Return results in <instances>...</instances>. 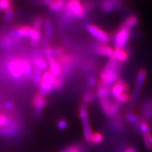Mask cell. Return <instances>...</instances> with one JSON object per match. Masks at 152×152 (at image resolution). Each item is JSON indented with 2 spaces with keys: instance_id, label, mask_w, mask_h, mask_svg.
Wrapping results in <instances>:
<instances>
[{
  "instance_id": "7402d4cb",
  "label": "cell",
  "mask_w": 152,
  "mask_h": 152,
  "mask_svg": "<svg viewBox=\"0 0 152 152\" xmlns=\"http://www.w3.org/2000/svg\"><path fill=\"white\" fill-rule=\"evenodd\" d=\"M19 129L18 125L14 127H4L0 128V135L4 137H11L18 134Z\"/></svg>"
},
{
  "instance_id": "1f68e13d",
  "label": "cell",
  "mask_w": 152,
  "mask_h": 152,
  "mask_svg": "<svg viewBox=\"0 0 152 152\" xmlns=\"http://www.w3.org/2000/svg\"><path fill=\"white\" fill-rule=\"evenodd\" d=\"M45 99V96H44L40 92H37V94H35V96H33V100H32V106H33L34 108H35L36 106L39 105V104Z\"/></svg>"
},
{
  "instance_id": "ab89813d",
  "label": "cell",
  "mask_w": 152,
  "mask_h": 152,
  "mask_svg": "<svg viewBox=\"0 0 152 152\" xmlns=\"http://www.w3.org/2000/svg\"><path fill=\"white\" fill-rule=\"evenodd\" d=\"M57 127L61 130H64L68 128V122L64 119H61L57 123Z\"/></svg>"
},
{
  "instance_id": "5bb4252c",
  "label": "cell",
  "mask_w": 152,
  "mask_h": 152,
  "mask_svg": "<svg viewBox=\"0 0 152 152\" xmlns=\"http://www.w3.org/2000/svg\"><path fill=\"white\" fill-rule=\"evenodd\" d=\"M112 58H114L118 61L124 64L125 62L128 61L130 58V52L126 49H116L114 48L113 55L111 56Z\"/></svg>"
},
{
  "instance_id": "f6af8a7d",
  "label": "cell",
  "mask_w": 152,
  "mask_h": 152,
  "mask_svg": "<svg viewBox=\"0 0 152 152\" xmlns=\"http://www.w3.org/2000/svg\"><path fill=\"white\" fill-rule=\"evenodd\" d=\"M7 1H9V2H10L11 4L14 3V0H7Z\"/></svg>"
},
{
  "instance_id": "ffe728a7",
  "label": "cell",
  "mask_w": 152,
  "mask_h": 152,
  "mask_svg": "<svg viewBox=\"0 0 152 152\" xmlns=\"http://www.w3.org/2000/svg\"><path fill=\"white\" fill-rule=\"evenodd\" d=\"M33 64L37 66L42 71H46L47 68L49 67L47 60L44 58L43 56H39V55H35L33 57Z\"/></svg>"
},
{
  "instance_id": "f1b7e54d",
  "label": "cell",
  "mask_w": 152,
  "mask_h": 152,
  "mask_svg": "<svg viewBox=\"0 0 152 152\" xmlns=\"http://www.w3.org/2000/svg\"><path fill=\"white\" fill-rule=\"evenodd\" d=\"M64 85V79L62 75L56 77L54 80V83H53L52 87V91H56L60 90L62 88V87Z\"/></svg>"
},
{
  "instance_id": "ac0fdd59",
  "label": "cell",
  "mask_w": 152,
  "mask_h": 152,
  "mask_svg": "<svg viewBox=\"0 0 152 152\" xmlns=\"http://www.w3.org/2000/svg\"><path fill=\"white\" fill-rule=\"evenodd\" d=\"M142 113L144 119L149 120L152 117V102L149 99H145L142 107Z\"/></svg>"
},
{
  "instance_id": "7bdbcfd3",
  "label": "cell",
  "mask_w": 152,
  "mask_h": 152,
  "mask_svg": "<svg viewBox=\"0 0 152 152\" xmlns=\"http://www.w3.org/2000/svg\"><path fill=\"white\" fill-rule=\"evenodd\" d=\"M5 107L6 109L8 110H12L15 107V104L11 101H8V102H7L5 103Z\"/></svg>"
},
{
  "instance_id": "8992f818",
  "label": "cell",
  "mask_w": 152,
  "mask_h": 152,
  "mask_svg": "<svg viewBox=\"0 0 152 152\" xmlns=\"http://www.w3.org/2000/svg\"><path fill=\"white\" fill-rule=\"evenodd\" d=\"M87 31L98 42L102 44L109 43L111 39V37L108 33L102 30V28L94 24H87L85 26Z\"/></svg>"
},
{
  "instance_id": "2e32d148",
  "label": "cell",
  "mask_w": 152,
  "mask_h": 152,
  "mask_svg": "<svg viewBox=\"0 0 152 152\" xmlns=\"http://www.w3.org/2000/svg\"><path fill=\"white\" fill-rule=\"evenodd\" d=\"M147 71L144 68L140 69L138 71L137 75L136 77V80H135V85H134V90H137L139 92H140V90L143 88L144 83H145L146 78H147Z\"/></svg>"
},
{
  "instance_id": "44dd1931",
  "label": "cell",
  "mask_w": 152,
  "mask_h": 152,
  "mask_svg": "<svg viewBox=\"0 0 152 152\" xmlns=\"http://www.w3.org/2000/svg\"><path fill=\"white\" fill-rule=\"evenodd\" d=\"M42 77V70L39 68H38L37 66L33 64V75H32L31 79L33 80L35 86L39 87L40 86Z\"/></svg>"
},
{
  "instance_id": "f546056e",
  "label": "cell",
  "mask_w": 152,
  "mask_h": 152,
  "mask_svg": "<svg viewBox=\"0 0 152 152\" xmlns=\"http://www.w3.org/2000/svg\"><path fill=\"white\" fill-rule=\"evenodd\" d=\"M103 134L99 132H94L92 133V136H91L90 142L94 144H99L103 141Z\"/></svg>"
},
{
  "instance_id": "bcb514c9",
  "label": "cell",
  "mask_w": 152,
  "mask_h": 152,
  "mask_svg": "<svg viewBox=\"0 0 152 152\" xmlns=\"http://www.w3.org/2000/svg\"><path fill=\"white\" fill-rule=\"evenodd\" d=\"M28 1H31V2H33V0H28Z\"/></svg>"
},
{
  "instance_id": "52a82bcc",
  "label": "cell",
  "mask_w": 152,
  "mask_h": 152,
  "mask_svg": "<svg viewBox=\"0 0 152 152\" xmlns=\"http://www.w3.org/2000/svg\"><path fill=\"white\" fill-rule=\"evenodd\" d=\"M7 70L11 77L14 80L21 78L23 74L21 58H14L11 59L7 64Z\"/></svg>"
},
{
  "instance_id": "cb8c5ba5",
  "label": "cell",
  "mask_w": 152,
  "mask_h": 152,
  "mask_svg": "<svg viewBox=\"0 0 152 152\" xmlns=\"http://www.w3.org/2000/svg\"><path fill=\"white\" fill-rule=\"evenodd\" d=\"M139 23V18L135 15H130L128 17H127L123 21V24H124L125 26H127L128 28L132 30L133 28H136Z\"/></svg>"
},
{
  "instance_id": "7a4b0ae2",
  "label": "cell",
  "mask_w": 152,
  "mask_h": 152,
  "mask_svg": "<svg viewBox=\"0 0 152 152\" xmlns=\"http://www.w3.org/2000/svg\"><path fill=\"white\" fill-rule=\"evenodd\" d=\"M130 36L131 30L127 26H125L124 24H121V26L111 37L114 45V48H125L130 40Z\"/></svg>"
},
{
  "instance_id": "d6a6232c",
  "label": "cell",
  "mask_w": 152,
  "mask_h": 152,
  "mask_svg": "<svg viewBox=\"0 0 152 152\" xmlns=\"http://www.w3.org/2000/svg\"><path fill=\"white\" fill-rule=\"evenodd\" d=\"M43 22L44 20L42 18H41V17H37V18H36L35 20H34V21L33 23V27L32 28H33L35 30H36V31L40 33L42 29L43 28Z\"/></svg>"
},
{
  "instance_id": "ba28073f",
  "label": "cell",
  "mask_w": 152,
  "mask_h": 152,
  "mask_svg": "<svg viewBox=\"0 0 152 152\" xmlns=\"http://www.w3.org/2000/svg\"><path fill=\"white\" fill-rule=\"evenodd\" d=\"M56 76H54L49 71H45L42 74V77L39 86V92L44 96H46L52 92V87Z\"/></svg>"
},
{
  "instance_id": "b9f144b4",
  "label": "cell",
  "mask_w": 152,
  "mask_h": 152,
  "mask_svg": "<svg viewBox=\"0 0 152 152\" xmlns=\"http://www.w3.org/2000/svg\"><path fill=\"white\" fill-rule=\"evenodd\" d=\"M40 43L41 45H42L44 47H45V49H47V48H49V47H51V45H50V42H49V41L48 39H47L46 37H41L40 39Z\"/></svg>"
},
{
  "instance_id": "603a6c76",
  "label": "cell",
  "mask_w": 152,
  "mask_h": 152,
  "mask_svg": "<svg viewBox=\"0 0 152 152\" xmlns=\"http://www.w3.org/2000/svg\"><path fill=\"white\" fill-rule=\"evenodd\" d=\"M16 125V123L8 115L0 114V128L4 127H14Z\"/></svg>"
},
{
  "instance_id": "4dcf8cb0",
  "label": "cell",
  "mask_w": 152,
  "mask_h": 152,
  "mask_svg": "<svg viewBox=\"0 0 152 152\" xmlns=\"http://www.w3.org/2000/svg\"><path fill=\"white\" fill-rule=\"evenodd\" d=\"M131 99V95H130L128 93H124V94H122L119 96H118L117 97L114 99V101L117 102L119 104H125L128 103V102H130Z\"/></svg>"
},
{
  "instance_id": "9a60e30c",
  "label": "cell",
  "mask_w": 152,
  "mask_h": 152,
  "mask_svg": "<svg viewBox=\"0 0 152 152\" xmlns=\"http://www.w3.org/2000/svg\"><path fill=\"white\" fill-rule=\"evenodd\" d=\"M125 119L127 122H128L130 124H131L132 128L134 130L138 131V132H140V128H139V126H140V123L144 121V120L141 118L138 115H137L132 113H130V112L125 114Z\"/></svg>"
},
{
  "instance_id": "e0dca14e",
  "label": "cell",
  "mask_w": 152,
  "mask_h": 152,
  "mask_svg": "<svg viewBox=\"0 0 152 152\" xmlns=\"http://www.w3.org/2000/svg\"><path fill=\"white\" fill-rule=\"evenodd\" d=\"M110 86L104 84L102 82L99 81L98 85L96 86V94H97L98 99H103L108 97L109 95Z\"/></svg>"
},
{
  "instance_id": "3957f363",
  "label": "cell",
  "mask_w": 152,
  "mask_h": 152,
  "mask_svg": "<svg viewBox=\"0 0 152 152\" xmlns=\"http://www.w3.org/2000/svg\"><path fill=\"white\" fill-rule=\"evenodd\" d=\"M66 4L71 11L74 18L77 20L84 18L90 9L89 4H84L80 0H66Z\"/></svg>"
},
{
  "instance_id": "7dc6e473",
  "label": "cell",
  "mask_w": 152,
  "mask_h": 152,
  "mask_svg": "<svg viewBox=\"0 0 152 152\" xmlns=\"http://www.w3.org/2000/svg\"><path fill=\"white\" fill-rule=\"evenodd\" d=\"M151 141H152V134H151Z\"/></svg>"
},
{
  "instance_id": "484cf974",
  "label": "cell",
  "mask_w": 152,
  "mask_h": 152,
  "mask_svg": "<svg viewBox=\"0 0 152 152\" xmlns=\"http://www.w3.org/2000/svg\"><path fill=\"white\" fill-rule=\"evenodd\" d=\"M96 99H98L96 92H93L92 90H88L85 92L83 96V103L86 104L92 103V102H94Z\"/></svg>"
},
{
  "instance_id": "4fadbf2b",
  "label": "cell",
  "mask_w": 152,
  "mask_h": 152,
  "mask_svg": "<svg viewBox=\"0 0 152 152\" xmlns=\"http://www.w3.org/2000/svg\"><path fill=\"white\" fill-rule=\"evenodd\" d=\"M47 61L49 68V71L56 77L61 75L62 69L59 63L54 56H47Z\"/></svg>"
},
{
  "instance_id": "6da1fadb",
  "label": "cell",
  "mask_w": 152,
  "mask_h": 152,
  "mask_svg": "<svg viewBox=\"0 0 152 152\" xmlns=\"http://www.w3.org/2000/svg\"><path fill=\"white\" fill-rule=\"evenodd\" d=\"M123 65V64H121L114 58H110L101 71L99 81L111 87L120 77V73Z\"/></svg>"
},
{
  "instance_id": "8d00e7d4",
  "label": "cell",
  "mask_w": 152,
  "mask_h": 152,
  "mask_svg": "<svg viewBox=\"0 0 152 152\" xmlns=\"http://www.w3.org/2000/svg\"><path fill=\"white\" fill-rule=\"evenodd\" d=\"M61 152H81V150L80 146L74 144V145L69 146V147L62 149Z\"/></svg>"
},
{
  "instance_id": "d6986e66",
  "label": "cell",
  "mask_w": 152,
  "mask_h": 152,
  "mask_svg": "<svg viewBox=\"0 0 152 152\" xmlns=\"http://www.w3.org/2000/svg\"><path fill=\"white\" fill-rule=\"evenodd\" d=\"M43 27L45 30V37L48 39L49 41L52 40L54 39V33H53V27L51 20L48 18L44 20Z\"/></svg>"
},
{
  "instance_id": "836d02e7",
  "label": "cell",
  "mask_w": 152,
  "mask_h": 152,
  "mask_svg": "<svg viewBox=\"0 0 152 152\" xmlns=\"http://www.w3.org/2000/svg\"><path fill=\"white\" fill-rule=\"evenodd\" d=\"M14 10L13 7H11L7 11H4V20L7 23H11L13 20L14 18Z\"/></svg>"
},
{
  "instance_id": "60d3db41",
  "label": "cell",
  "mask_w": 152,
  "mask_h": 152,
  "mask_svg": "<svg viewBox=\"0 0 152 152\" xmlns=\"http://www.w3.org/2000/svg\"><path fill=\"white\" fill-rule=\"evenodd\" d=\"M122 152H139L137 148L134 146L129 145L127 147H124V149H123Z\"/></svg>"
},
{
  "instance_id": "83f0119b",
  "label": "cell",
  "mask_w": 152,
  "mask_h": 152,
  "mask_svg": "<svg viewBox=\"0 0 152 152\" xmlns=\"http://www.w3.org/2000/svg\"><path fill=\"white\" fill-rule=\"evenodd\" d=\"M46 105H47V100L46 99H45L43 100L42 102L39 104V105L36 106L35 108V111H34V114H33L34 118L35 120H37L40 118L42 112Z\"/></svg>"
},
{
  "instance_id": "74e56055",
  "label": "cell",
  "mask_w": 152,
  "mask_h": 152,
  "mask_svg": "<svg viewBox=\"0 0 152 152\" xmlns=\"http://www.w3.org/2000/svg\"><path fill=\"white\" fill-rule=\"evenodd\" d=\"M56 0H33V3L36 5H45V6H50Z\"/></svg>"
},
{
  "instance_id": "d4e9b609",
  "label": "cell",
  "mask_w": 152,
  "mask_h": 152,
  "mask_svg": "<svg viewBox=\"0 0 152 152\" xmlns=\"http://www.w3.org/2000/svg\"><path fill=\"white\" fill-rule=\"evenodd\" d=\"M31 27L28 26H20L14 28L15 33L19 39L23 37H28Z\"/></svg>"
},
{
  "instance_id": "8fae6325",
  "label": "cell",
  "mask_w": 152,
  "mask_h": 152,
  "mask_svg": "<svg viewBox=\"0 0 152 152\" xmlns=\"http://www.w3.org/2000/svg\"><path fill=\"white\" fill-rule=\"evenodd\" d=\"M122 7L120 0H102L100 7L102 12L109 14L118 10Z\"/></svg>"
},
{
  "instance_id": "e575fe53",
  "label": "cell",
  "mask_w": 152,
  "mask_h": 152,
  "mask_svg": "<svg viewBox=\"0 0 152 152\" xmlns=\"http://www.w3.org/2000/svg\"><path fill=\"white\" fill-rule=\"evenodd\" d=\"M87 85H88V87H90V89H94L95 87H96L98 85L97 80L96 79V77H95L94 76H89L88 78H87Z\"/></svg>"
},
{
  "instance_id": "5b68a950",
  "label": "cell",
  "mask_w": 152,
  "mask_h": 152,
  "mask_svg": "<svg viewBox=\"0 0 152 152\" xmlns=\"http://www.w3.org/2000/svg\"><path fill=\"white\" fill-rule=\"evenodd\" d=\"M99 104L102 111L109 117H114L118 115L120 109H121V104L117 102H113L109 96L106 98L99 99Z\"/></svg>"
},
{
  "instance_id": "30bf717a",
  "label": "cell",
  "mask_w": 152,
  "mask_h": 152,
  "mask_svg": "<svg viewBox=\"0 0 152 152\" xmlns=\"http://www.w3.org/2000/svg\"><path fill=\"white\" fill-rule=\"evenodd\" d=\"M140 132L142 134V138H143V142L144 147L148 151H151L152 150V141H151V134L150 132V128L149 125L147 124L145 121L140 123Z\"/></svg>"
},
{
  "instance_id": "7c38bea8",
  "label": "cell",
  "mask_w": 152,
  "mask_h": 152,
  "mask_svg": "<svg viewBox=\"0 0 152 152\" xmlns=\"http://www.w3.org/2000/svg\"><path fill=\"white\" fill-rule=\"evenodd\" d=\"M114 49L111 46H109L106 44L96 43L92 46V51L95 54L100 55L102 56H106L109 58H111L113 55Z\"/></svg>"
},
{
  "instance_id": "d590c367",
  "label": "cell",
  "mask_w": 152,
  "mask_h": 152,
  "mask_svg": "<svg viewBox=\"0 0 152 152\" xmlns=\"http://www.w3.org/2000/svg\"><path fill=\"white\" fill-rule=\"evenodd\" d=\"M139 97H140V92L137 90H134L132 95H131V99H130V102L131 106H133L135 105L137 102L138 101Z\"/></svg>"
},
{
  "instance_id": "9c48e42d",
  "label": "cell",
  "mask_w": 152,
  "mask_h": 152,
  "mask_svg": "<svg viewBox=\"0 0 152 152\" xmlns=\"http://www.w3.org/2000/svg\"><path fill=\"white\" fill-rule=\"evenodd\" d=\"M129 90H130V88H129V86L126 83V82L123 80L121 77H119L115 82V83L110 87L109 95L114 99L119 95L124 94V93H128Z\"/></svg>"
},
{
  "instance_id": "4316f807",
  "label": "cell",
  "mask_w": 152,
  "mask_h": 152,
  "mask_svg": "<svg viewBox=\"0 0 152 152\" xmlns=\"http://www.w3.org/2000/svg\"><path fill=\"white\" fill-rule=\"evenodd\" d=\"M66 0H56L52 4H51L49 7V9L54 12H57V11H61L64 9L65 6Z\"/></svg>"
},
{
  "instance_id": "f35d334b",
  "label": "cell",
  "mask_w": 152,
  "mask_h": 152,
  "mask_svg": "<svg viewBox=\"0 0 152 152\" xmlns=\"http://www.w3.org/2000/svg\"><path fill=\"white\" fill-rule=\"evenodd\" d=\"M11 7V4L7 0H0V11H7Z\"/></svg>"
},
{
  "instance_id": "277c9868",
  "label": "cell",
  "mask_w": 152,
  "mask_h": 152,
  "mask_svg": "<svg viewBox=\"0 0 152 152\" xmlns=\"http://www.w3.org/2000/svg\"><path fill=\"white\" fill-rule=\"evenodd\" d=\"M78 115L82 123L84 137L87 142H90L91 136H92L93 132L92 127H91L90 119H89L88 112H87V107L86 104L83 103V102L80 104L79 107Z\"/></svg>"
},
{
  "instance_id": "ee69618b",
  "label": "cell",
  "mask_w": 152,
  "mask_h": 152,
  "mask_svg": "<svg viewBox=\"0 0 152 152\" xmlns=\"http://www.w3.org/2000/svg\"><path fill=\"white\" fill-rule=\"evenodd\" d=\"M38 44L39 42H34V41H30V45H31L33 47H37Z\"/></svg>"
}]
</instances>
